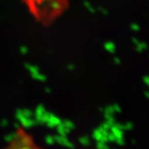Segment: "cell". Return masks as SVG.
<instances>
[{
	"instance_id": "7a4b0ae2",
	"label": "cell",
	"mask_w": 149,
	"mask_h": 149,
	"mask_svg": "<svg viewBox=\"0 0 149 149\" xmlns=\"http://www.w3.org/2000/svg\"><path fill=\"white\" fill-rule=\"evenodd\" d=\"M31 2H33V3L37 5H40V4H44L45 3H47L50 0H29Z\"/></svg>"
},
{
	"instance_id": "6da1fadb",
	"label": "cell",
	"mask_w": 149,
	"mask_h": 149,
	"mask_svg": "<svg viewBox=\"0 0 149 149\" xmlns=\"http://www.w3.org/2000/svg\"><path fill=\"white\" fill-rule=\"evenodd\" d=\"M1 149H41L33 136L25 129L16 130L10 141Z\"/></svg>"
}]
</instances>
